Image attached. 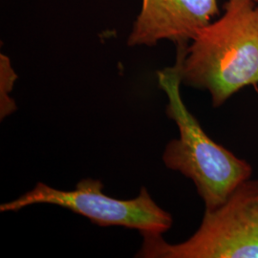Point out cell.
Listing matches in <instances>:
<instances>
[{"label": "cell", "mask_w": 258, "mask_h": 258, "mask_svg": "<svg viewBox=\"0 0 258 258\" xmlns=\"http://www.w3.org/2000/svg\"><path fill=\"white\" fill-rule=\"evenodd\" d=\"M182 83L208 91L213 107L249 85H258V5L227 0L224 14L177 47Z\"/></svg>", "instance_id": "6da1fadb"}, {"label": "cell", "mask_w": 258, "mask_h": 258, "mask_svg": "<svg viewBox=\"0 0 258 258\" xmlns=\"http://www.w3.org/2000/svg\"><path fill=\"white\" fill-rule=\"evenodd\" d=\"M159 86L166 93V115L179 130V137L166 145L165 166L192 181L206 210H213L226 201L241 183L252 174L247 161L215 143L187 109L181 96L180 63L158 72Z\"/></svg>", "instance_id": "7a4b0ae2"}, {"label": "cell", "mask_w": 258, "mask_h": 258, "mask_svg": "<svg viewBox=\"0 0 258 258\" xmlns=\"http://www.w3.org/2000/svg\"><path fill=\"white\" fill-rule=\"evenodd\" d=\"M142 235L137 257L258 258V180L244 181L219 207L206 210L200 227L181 243Z\"/></svg>", "instance_id": "3957f363"}, {"label": "cell", "mask_w": 258, "mask_h": 258, "mask_svg": "<svg viewBox=\"0 0 258 258\" xmlns=\"http://www.w3.org/2000/svg\"><path fill=\"white\" fill-rule=\"evenodd\" d=\"M103 187L101 180L92 178L81 180L72 190L37 183L18 199L2 204L0 212H18L33 205L48 204L69 210L101 227L120 226L138 230L141 234H164L171 228V214L157 205L147 187H141L138 196L128 200L110 197L103 192Z\"/></svg>", "instance_id": "277c9868"}, {"label": "cell", "mask_w": 258, "mask_h": 258, "mask_svg": "<svg viewBox=\"0 0 258 258\" xmlns=\"http://www.w3.org/2000/svg\"><path fill=\"white\" fill-rule=\"evenodd\" d=\"M218 14L217 0H142L127 45L152 47L161 40L188 45Z\"/></svg>", "instance_id": "5b68a950"}, {"label": "cell", "mask_w": 258, "mask_h": 258, "mask_svg": "<svg viewBox=\"0 0 258 258\" xmlns=\"http://www.w3.org/2000/svg\"><path fill=\"white\" fill-rule=\"evenodd\" d=\"M18 79L9 57L4 54L0 55V119L9 117L17 110V105L12 98L14 85Z\"/></svg>", "instance_id": "8992f818"}, {"label": "cell", "mask_w": 258, "mask_h": 258, "mask_svg": "<svg viewBox=\"0 0 258 258\" xmlns=\"http://www.w3.org/2000/svg\"><path fill=\"white\" fill-rule=\"evenodd\" d=\"M251 1H253L255 4H257L258 5V0H251Z\"/></svg>", "instance_id": "52a82bcc"}]
</instances>
